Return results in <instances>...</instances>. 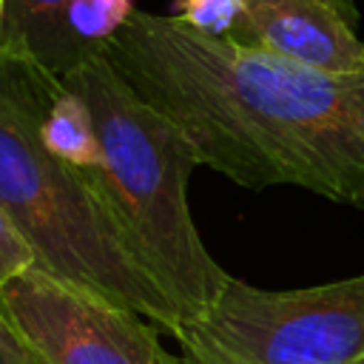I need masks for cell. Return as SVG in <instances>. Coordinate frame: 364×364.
I'll list each match as a JSON object with an SVG mask.
<instances>
[{
    "instance_id": "5b68a950",
    "label": "cell",
    "mask_w": 364,
    "mask_h": 364,
    "mask_svg": "<svg viewBox=\"0 0 364 364\" xmlns=\"http://www.w3.org/2000/svg\"><path fill=\"white\" fill-rule=\"evenodd\" d=\"M0 299L48 364H185L151 318L43 267L3 282Z\"/></svg>"
},
{
    "instance_id": "30bf717a",
    "label": "cell",
    "mask_w": 364,
    "mask_h": 364,
    "mask_svg": "<svg viewBox=\"0 0 364 364\" xmlns=\"http://www.w3.org/2000/svg\"><path fill=\"white\" fill-rule=\"evenodd\" d=\"M247 0H179L176 3V17H182L188 26L216 34V37H230L236 28Z\"/></svg>"
},
{
    "instance_id": "9c48e42d",
    "label": "cell",
    "mask_w": 364,
    "mask_h": 364,
    "mask_svg": "<svg viewBox=\"0 0 364 364\" xmlns=\"http://www.w3.org/2000/svg\"><path fill=\"white\" fill-rule=\"evenodd\" d=\"M134 11V0H74L68 9V34L91 60L131 20Z\"/></svg>"
},
{
    "instance_id": "52a82bcc",
    "label": "cell",
    "mask_w": 364,
    "mask_h": 364,
    "mask_svg": "<svg viewBox=\"0 0 364 364\" xmlns=\"http://www.w3.org/2000/svg\"><path fill=\"white\" fill-rule=\"evenodd\" d=\"M74 0H9L0 51L28 57L63 77L88 57L68 34V9Z\"/></svg>"
},
{
    "instance_id": "277c9868",
    "label": "cell",
    "mask_w": 364,
    "mask_h": 364,
    "mask_svg": "<svg viewBox=\"0 0 364 364\" xmlns=\"http://www.w3.org/2000/svg\"><path fill=\"white\" fill-rule=\"evenodd\" d=\"M173 338L185 364H364V273L293 290L230 279Z\"/></svg>"
},
{
    "instance_id": "ba28073f",
    "label": "cell",
    "mask_w": 364,
    "mask_h": 364,
    "mask_svg": "<svg viewBox=\"0 0 364 364\" xmlns=\"http://www.w3.org/2000/svg\"><path fill=\"white\" fill-rule=\"evenodd\" d=\"M40 139L57 159L82 171L88 179L102 173V145H100L94 114L88 102L63 80L43 119Z\"/></svg>"
},
{
    "instance_id": "4fadbf2b",
    "label": "cell",
    "mask_w": 364,
    "mask_h": 364,
    "mask_svg": "<svg viewBox=\"0 0 364 364\" xmlns=\"http://www.w3.org/2000/svg\"><path fill=\"white\" fill-rule=\"evenodd\" d=\"M6 6H9V0H0V40H3V23H6Z\"/></svg>"
},
{
    "instance_id": "7c38bea8",
    "label": "cell",
    "mask_w": 364,
    "mask_h": 364,
    "mask_svg": "<svg viewBox=\"0 0 364 364\" xmlns=\"http://www.w3.org/2000/svg\"><path fill=\"white\" fill-rule=\"evenodd\" d=\"M0 364H48L37 347L26 338V333L14 324L0 299Z\"/></svg>"
},
{
    "instance_id": "8fae6325",
    "label": "cell",
    "mask_w": 364,
    "mask_h": 364,
    "mask_svg": "<svg viewBox=\"0 0 364 364\" xmlns=\"http://www.w3.org/2000/svg\"><path fill=\"white\" fill-rule=\"evenodd\" d=\"M26 267H34V253L0 208V284L23 273Z\"/></svg>"
},
{
    "instance_id": "7a4b0ae2",
    "label": "cell",
    "mask_w": 364,
    "mask_h": 364,
    "mask_svg": "<svg viewBox=\"0 0 364 364\" xmlns=\"http://www.w3.org/2000/svg\"><path fill=\"white\" fill-rule=\"evenodd\" d=\"M60 77L0 51V208L28 242L34 267L151 318L176 336L182 313L142 264L94 182L40 139Z\"/></svg>"
},
{
    "instance_id": "3957f363",
    "label": "cell",
    "mask_w": 364,
    "mask_h": 364,
    "mask_svg": "<svg viewBox=\"0 0 364 364\" xmlns=\"http://www.w3.org/2000/svg\"><path fill=\"white\" fill-rule=\"evenodd\" d=\"M91 108L102 173L94 188L117 216L142 264L182 313H205L233 279L205 247L188 205V179L199 165L191 142L151 108L102 57L60 77Z\"/></svg>"
},
{
    "instance_id": "6da1fadb",
    "label": "cell",
    "mask_w": 364,
    "mask_h": 364,
    "mask_svg": "<svg viewBox=\"0 0 364 364\" xmlns=\"http://www.w3.org/2000/svg\"><path fill=\"white\" fill-rule=\"evenodd\" d=\"M100 54L199 165L250 191L296 185L364 205V68L316 71L156 11H134Z\"/></svg>"
},
{
    "instance_id": "8992f818",
    "label": "cell",
    "mask_w": 364,
    "mask_h": 364,
    "mask_svg": "<svg viewBox=\"0 0 364 364\" xmlns=\"http://www.w3.org/2000/svg\"><path fill=\"white\" fill-rule=\"evenodd\" d=\"M353 0H247L230 31L236 43L327 74H358L364 40Z\"/></svg>"
}]
</instances>
